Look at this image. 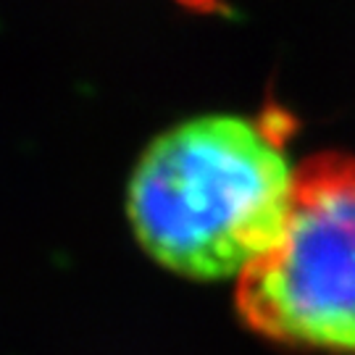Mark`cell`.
<instances>
[{"instance_id":"obj_1","label":"cell","mask_w":355,"mask_h":355,"mask_svg":"<svg viewBox=\"0 0 355 355\" xmlns=\"http://www.w3.org/2000/svg\"><path fill=\"white\" fill-rule=\"evenodd\" d=\"M290 119L203 116L164 132L129 179L140 245L192 279L240 277L277 242L295 198Z\"/></svg>"},{"instance_id":"obj_2","label":"cell","mask_w":355,"mask_h":355,"mask_svg":"<svg viewBox=\"0 0 355 355\" xmlns=\"http://www.w3.org/2000/svg\"><path fill=\"white\" fill-rule=\"evenodd\" d=\"M234 303L271 343L355 355V158L297 164L287 224L237 277Z\"/></svg>"},{"instance_id":"obj_3","label":"cell","mask_w":355,"mask_h":355,"mask_svg":"<svg viewBox=\"0 0 355 355\" xmlns=\"http://www.w3.org/2000/svg\"><path fill=\"white\" fill-rule=\"evenodd\" d=\"M179 3H184L187 8H195V11H203V13H211L221 8L218 0H179Z\"/></svg>"}]
</instances>
